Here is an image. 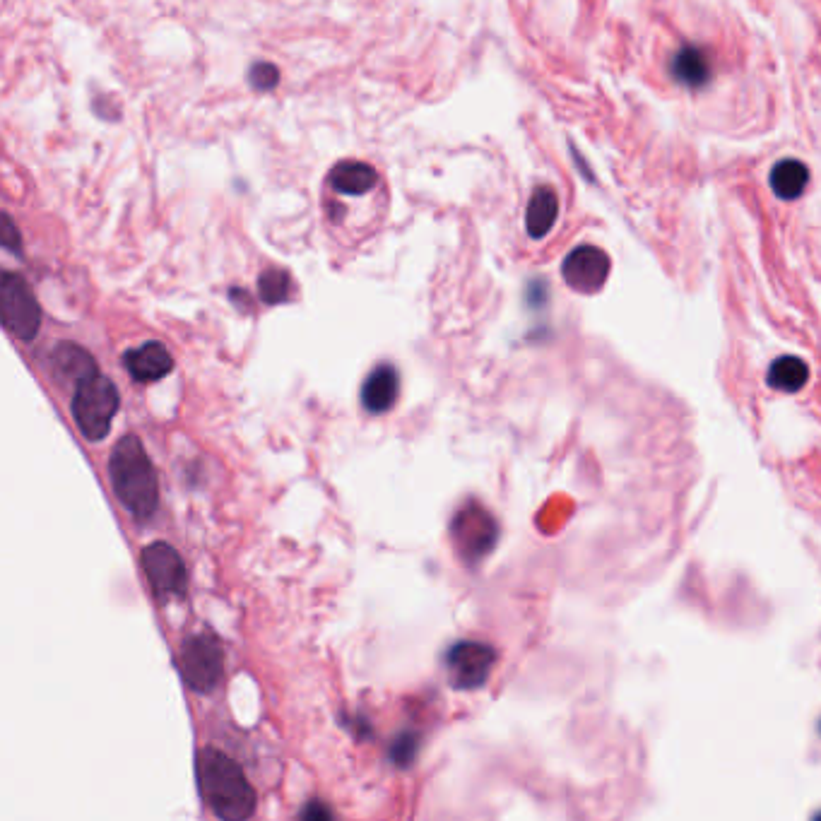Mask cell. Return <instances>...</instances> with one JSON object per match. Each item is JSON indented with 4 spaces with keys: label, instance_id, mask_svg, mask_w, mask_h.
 <instances>
[{
    "label": "cell",
    "instance_id": "obj_2",
    "mask_svg": "<svg viewBox=\"0 0 821 821\" xmlns=\"http://www.w3.org/2000/svg\"><path fill=\"white\" fill-rule=\"evenodd\" d=\"M111 487L123 506L138 521H150L159 504V482L155 465L138 436L126 434L109 458Z\"/></svg>",
    "mask_w": 821,
    "mask_h": 821
},
{
    "label": "cell",
    "instance_id": "obj_15",
    "mask_svg": "<svg viewBox=\"0 0 821 821\" xmlns=\"http://www.w3.org/2000/svg\"><path fill=\"white\" fill-rule=\"evenodd\" d=\"M672 75L687 87H704L711 80V63L696 46H682L672 61Z\"/></svg>",
    "mask_w": 821,
    "mask_h": 821
},
{
    "label": "cell",
    "instance_id": "obj_8",
    "mask_svg": "<svg viewBox=\"0 0 821 821\" xmlns=\"http://www.w3.org/2000/svg\"><path fill=\"white\" fill-rule=\"evenodd\" d=\"M143 569L157 598H179L186 593V564L167 542H152L143 549Z\"/></svg>",
    "mask_w": 821,
    "mask_h": 821
},
{
    "label": "cell",
    "instance_id": "obj_5",
    "mask_svg": "<svg viewBox=\"0 0 821 821\" xmlns=\"http://www.w3.org/2000/svg\"><path fill=\"white\" fill-rule=\"evenodd\" d=\"M0 318L10 335L34 340L41 328V309L34 292L22 275L3 273L0 277Z\"/></svg>",
    "mask_w": 821,
    "mask_h": 821
},
{
    "label": "cell",
    "instance_id": "obj_11",
    "mask_svg": "<svg viewBox=\"0 0 821 821\" xmlns=\"http://www.w3.org/2000/svg\"><path fill=\"white\" fill-rule=\"evenodd\" d=\"M400 393V376L393 364H378L362 386V407L371 415H383L395 405Z\"/></svg>",
    "mask_w": 821,
    "mask_h": 821
},
{
    "label": "cell",
    "instance_id": "obj_6",
    "mask_svg": "<svg viewBox=\"0 0 821 821\" xmlns=\"http://www.w3.org/2000/svg\"><path fill=\"white\" fill-rule=\"evenodd\" d=\"M181 675L188 689L208 694L224 675L222 643L212 634L188 636L181 648Z\"/></svg>",
    "mask_w": 821,
    "mask_h": 821
},
{
    "label": "cell",
    "instance_id": "obj_10",
    "mask_svg": "<svg viewBox=\"0 0 821 821\" xmlns=\"http://www.w3.org/2000/svg\"><path fill=\"white\" fill-rule=\"evenodd\" d=\"M123 364H126L128 374L140 383L159 381L174 371V357L162 342H145L135 350H128L123 354Z\"/></svg>",
    "mask_w": 821,
    "mask_h": 821
},
{
    "label": "cell",
    "instance_id": "obj_4",
    "mask_svg": "<svg viewBox=\"0 0 821 821\" xmlns=\"http://www.w3.org/2000/svg\"><path fill=\"white\" fill-rule=\"evenodd\" d=\"M451 540L465 564H477L487 557L499 540V525L494 516L477 501H465L451 523Z\"/></svg>",
    "mask_w": 821,
    "mask_h": 821
},
{
    "label": "cell",
    "instance_id": "obj_12",
    "mask_svg": "<svg viewBox=\"0 0 821 821\" xmlns=\"http://www.w3.org/2000/svg\"><path fill=\"white\" fill-rule=\"evenodd\" d=\"M51 369L58 381H73L75 388L85 383L87 378L97 376L99 369L94 364L92 354L73 342H61L51 352Z\"/></svg>",
    "mask_w": 821,
    "mask_h": 821
},
{
    "label": "cell",
    "instance_id": "obj_14",
    "mask_svg": "<svg viewBox=\"0 0 821 821\" xmlns=\"http://www.w3.org/2000/svg\"><path fill=\"white\" fill-rule=\"evenodd\" d=\"M378 183V174L371 164L340 162L330 171V186L347 196H364Z\"/></svg>",
    "mask_w": 821,
    "mask_h": 821
},
{
    "label": "cell",
    "instance_id": "obj_9",
    "mask_svg": "<svg viewBox=\"0 0 821 821\" xmlns=\"http://www.w3.org/2000/svg\"><path fill=\"white\" fill-rule=\"evenodd\" d=\"M610 256L598 246H578L561 265V275L571 289L581 294H595L605 287L610 277Z\"/></svg>",
    "mask_w": 821,
    "mask_h": 821
},
{
    "label": "cell",
    "instance_id": "obj_23",
    "mask_svg": "<svg viewBox=\"0 0 821 821\" xmlns=\"http://www.w3.org/2000/svg\"><path fill=\"white\" fill-rule=\"evenodd\" d=\"M814 821H821V812L817 814V817H814Z\"/></svg>",
    "mask_w": 821,
    "mask_h": 821
},
{
    "label": "cell",
    "instance_id": "obj_18",
    "mask_svg": "<svg viewBox=\"0 0 821 821\" xmlns=\"http://www.w3.org/2000/svg\"><path fill=\"white\" fill-rule=\"evenodd\" d=\"M289 287H292V277L282 268H268L258 277V294L265 304H282L289 299Z\"/></svg>",
    "mask_w": 821,
    "mask_h": 821
},
{
    "label": "cell",
    "instance_id": "obj_1",
    "mask_svg": "<svg viewBox=\"0 0 821 821\" xmlns=\"http://www.w3.org/2000/svg\"><path fill=\"white\" fill-rule=\"evenodd\" d=\"M198 785L205 805L220 821H248L256 812V790L232 756L205 747L198 752Z\"/></svg>",
    "mask_w": 821,
    "mask_h": 821
},
{
    "label": "cell",
    "instance_id": "obj_19",
    "mask_svg": "<svg viewBox=\"0 0 821 821\" xmlns=\"http://www.w3.org/2000/svg\"><path fill=\"white\" fill-rule=\"evenodd\" d=\"M417 752H419L417 732H412V730L400 732V735L395 737V742L391 744V761L395 766H400V769H407V766L415 761Z\"/></svg>",
    "mask_w": 821,
    "mask_h": 821
},
{
    "label": "cell",
    "instance_id": "obj_20",
    "mask_svg": "<svg viewBox=\"0 0 821 821\" xmlns=\"http://www.w3.org/2000/svg\"><path fill=\"white\" fill-rule=\"evenodd\" d=\"M248 82H251L256 90L268 92V90H273L277 82H280V70H277V66H273V63H265V61L253 63L251 70H248Z\"/></svg>",
    "mask_w": 821,
    "mask_h": 821
},
{
    "label": "cell",
    "instance_id": "obj_17",
    "mask_svg": "<svg viewBox=\"0 0 821 821\" xmlns=\"http://www.w3.org/2000/svg\"><path fill=\"white\" fill-rule=\"evenodd\" d=\"M809 169L797 159H783L771 171V188L781 200H795L805 193Z\"/></svg>",
    "mask_w": 821,
    "mask_h": 821
},
{
    "label": "cell",
    "instance_id": "obj_22",
    "mask_svg": "<svg viewBox=\"0 0 821 821\" xmlns=\"http://www.w3.org/2000/svg\"><path fill=\"white\" fill-rule=\"evenodd\" d=\"M299 821H335V819L326 802L311 800V802H306L304 809H301Z\"/></svg>",
    "mask_w": 821,
    "mask_h": 821
},
{
    "label": "cell",
    "instance_id": "obj_3",
    "mask_svg": "<svg viewBox=\"0 0 821 821\" xmlns=\"http://www.w3.org/2000/svg\"><path fill=\"white\" fill-rule=\"evenodd\" d=\"M118 407H121V395L111 378L102 374L87 378L73 393V417L90 441L106 439Z\"/></svg>",
    "mask_w": 821,
    "mask_h": 821
},
{
    "label": "cell",
    "instance_id": "obj_7",
    "mask_svg": "<svg viewBox=\"0 0 821 821\" xmlns=\"http://www.w3.org/2000/svg\"><path fill=\"white\" fill-rule=\"evenodd\" d=\"M496 651L482 641H458L446 653V670L456 689H480L492 675Z\"/></svg>",
    "mask_w": 821,
    "mask_h": 821
},
{
    "label": "cell",
    "instance_id": "obj_13",
    "mask_svg": "<svg viewBox=\"0 0 821 821\" xmlns=\"http://www.w3.org/2000/svg\"><path fill=\"white\" fill-rule=\"evenodd\" d=\"M559 217V198L554 188L537 186L533 198L528 203V215H525V229L533 239H542L552 232L554 222Z\"/></svg>",
    "mask_w": 821,
    "mask_h": 821
},
{
    "label": "cell",
    "instance_id": "obj_21",
    "mask_svg": "<svg viewBox=\"0 0 821 821\" xmlns=\"http://www.w3.org/2000/svg\"><path fill=\"white\" fill-rule=\"evenodd\" d=\"M3 246L8 248L10 253H15V256H22V239H20V232H17V229H15L13 217H10L8 212H3Z\"/></svg>",
    "mask_w": 821,
    "mask_h": 821
},
{
    "label": "cell",
    "instance_id": "obj_16",
    "mask_svg": "<svg viewBox=\"0 0 821 821\" xmlns=\"http://www.w3.org/2000/svg\"><path fill=\"white\" fill-rule=\"evenodd\" d=\"M766 381H769L773 391L800 393L809 383V366L807 362H802L800 357L788 354V357L776 359V362L771 364Z\"/></svg>",
    "mask_w": 821,
    "mask_h": 821
}]
</instances>
